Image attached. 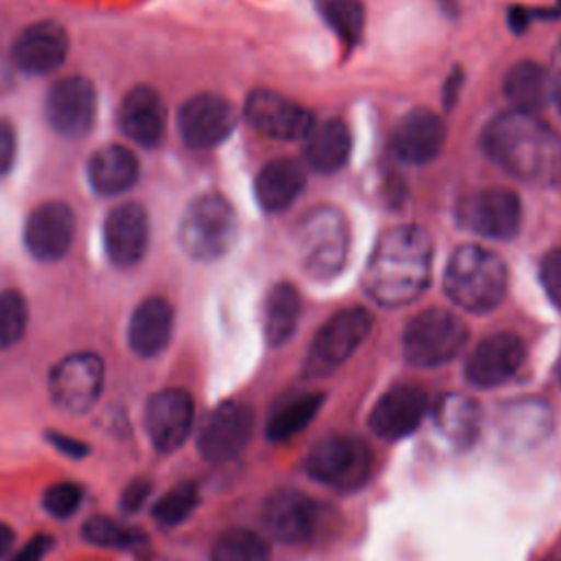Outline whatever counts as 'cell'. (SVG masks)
Listing matches in <instances>:
<instances>
[{
	"label": "cell",
	"instance_id": "83f0119b",
	"mask_svg": "<svg viewBox=\"0 0 561 561\" xmlns=\"http://www.w3.org/2000/svg\"><path fill=\"white\" fill-rule=\"evenodd\" d=\"M305 140V160L320 173H333L342 169L351 153V131L344 121L327 118L313 123Z\"/></svg>",
	"mask_w": 561,
	"mask_h": 561
},
{
	"label": "cell",
	"instance_id": "cb8c5ba5",
	"mask_svg": "<svg viewBox=\"0 0 561 561\" xmlns=\"http://www.w3.org/2000/svg\"><path fill=\"white\" fill-rule=\"evenodd\" d=\"M173 331V309L160 296L140 300L129 318L127 340L136 355L153 357L164 351Z\"/></svg>",
	"mask_w": 561,
	"mask_h": 561
},
{
	"label": "cell",
	"instance_id": "7402d4cb",
	"mask_svg": "<svg viewBox=\"0 0 561 561\" xmlns=\"http://www.w3.org/2000/svg\"><path fill=\"white\" fill-rule=\"evenodd\" d=\"M121 131L140 147H156L167 129V105L151 85L131 88L118 107Z\"/></svg>",
	"mask_w": 561,
	"mask_h": 561
},
{
	"label": "cell",
	"instance_id": "b9f144b4",
	"mask_svg": "<svg viewBox=\"0 0 561 561\" xmlns=\"http://www.w3.org/2000/svg\"><path fill=\"white\" fill-rule=\"evenodd\" d=\"M50 546H53V539L48 535H35L11 561H42L44 554L50 550Z\"/></svg>",
	"mask_w": 561,
	"mask_h": 561
},
{
	"label": "cell",
	"instance_id": "d6a6232c",
	"mask_svg": "<svg viewBox=\"0 0 561 561\" xmlns=\"http://www.w3.org/2000/svg\"><path fill=\"white\" fill-rule=\"evenodd\" d=\"M83 537L92 546H101V548H118V550H136V552L147 548L145 533L129 526H121L116 519L107 515H94L85 519Z\"/></svg>",
	"mask_w": 561,
	"mask_h": 561
},
{
	"label": "cell",
	"instance_id": "1f68e13d",
	"mask_svg": "<svg viewBox=\"0 0 561 561\" xmlns=\"http://www.w3.org/2000/svg\"><path fill=\"white\" fill-rule=\"evenodd\" d=\"M210 561H272V552L259 533L230 528L215 539Z\"/></svg>",
	"mask_w": 561,
	"mask_h": 561
},
{
	"label": "cell",
	"instance_id": "9a60e30c",
	"mask_svg": "<svg viewBox=\"0 0 561 561\" xmlns=\"http://www.w3.org/2000/svg\"><path fill=\"white\" fill-rule=\"evenodd\" d=\"M243 112L259 134L274 140L305 138L316 123L309 110L274 90L250 92Z\"/></svg>",
	"mask_w": 561,
	"mask_h": 561
},
{
	"label": "cell",
	"instance_id": "3957f363",
	"mask_svg": "<svg viewBox=\"0 0 561 561\" xmlns=\"http://www.w3.org/2000/svg\"><path fill=\"white\" fill-rule=\"evenodd\" d=\"M508 272L500 254L482 245H460L445 267V291L462 309L482 313L506 294Z\"/></svg>",
	"mask_w": 561,
	"mask_h": 561
},
{
	"label": "cell",
	"instance_id": "f546056e",
	"mask_svg": "<svg viewBox=\"0 0 561 561\" xmlns=\"http://www.w3.org/2000/svg\"><path fill=\"white\" fill-rule=\"evenodd\" d=\"M298 318H300V296L296 287L289 283H280L272 287L263 309V331H265L267 344L270 346L285 344L294 335L298 327Z\"/></svg>",
	"mask_w": 561,
	"mask_h": 561
},
{
	"label": "cell",
	"instance_id": "8d00e7d4",
	"mask_svg": "<svg viewBox=\"0 0 561 561\" xmlns=\"http://www.w3.org/2000/svg\"><path fill=\"white\" fill-rule=\"evenodd\" d=\"M81 500H83V489L79 484L59 482V484H53V486L46 489L42 504H44L48 515L66 519L79 508Z\"/></svg>",
	"mask_w": 561,
	"mask_h": 561
},
{
	"label": "cell",
	"instance_id": "4dcf8cb0",
	"mask_svg": "<svg viewBox=\"0 0 561 561\" xmlns=\"http://www.w3.org/2000/svg\"><path fill=\"white\" fill-rule=\"evenodd\" d=\"M322 399L324 397L320 392H305L278 403L267 421V438L287 440L298 432H302L311 423V419L318 414Z\"/></svg>",
	"mask_w": 561,
	"mask_h": 561
},
{
	"label": "cell",
	"instance_id": "836d02e7",
	"mask_svg": "<svg viewBox=\"0 0 561 561\" xmlns=\"http://www.w3.org/2000/svg\"><path fill=\"white\" fill-rule=\"evenodd\" d=\"M322 20L346 44L355 46L364 33V7L359 0H313Z\"/></svg>",
	"mask_w": 561,
	"mask_h": 561
},
{
	"label": "cell",
	"instance_id": "44dd1931",
	"mask_svg": "<svg viewBox=\"0 0 561 561\" xmlns=\"http://www.w3.org/2000/svg\"><path fill=\"white\" fill-rule=\"evenodd\" d=\"M427 412V394L416 386H394L383 392L370 410V430L386 438L399 440L414 432Z\"/></svg>",
	"mask_w": 561,
	"mask_h": 561
},
{
	"label": "cell",
	"instance_id": "6da1fadb",
	"mask_svg": "<svg viewBox=\"0 0 561 561\" xmlns=\"http://www.w3.org/2000/svg\"><path fill=\"white\" fill-rule=\"evenodd\" d=\"M482 147L513 178L554 186L561 182V136L537 114H497L482 131Z\"/></svg>",
	"mask_w": 561,
	"mask_h": 561
},
{
	"label": "cell",
	"instance_id": "52a82bcc",
	"mask_svg": "<svg viewBox=\"0 0 561 561\" xmlns=\"http://www.w3.org/2000/svg\"><path fill=\"white\" fill-rule=\"evenodd\" d=\"M305 469L316 482L348 493L370 478L373 451L368 443L357 436L333 434L309 449Z\"/></svg>",
	"mask_w": 561,
	"mask_h": 561
},
{
	"label": "cell",
	"instance_id": "d590c367",
	"mask_svg": "<svg viewBox=\"0 0 561 561\" xmlns=\"http://www.w3.org/2000/svg\"><path fill=\"white\" fill-rule=\"evenodd\" d=\"M195 506H197V486L193 482H182L171 491H167L153 504L151 515L162 526H178L193 513Z\"/></svg>",
	"mask_w": 561,
	"mask_h": 561
},
{
	"label": "cell",
	"instance_id": "2e32d148",
	"mask_svg": "<svg viewBox=\"0 0 561 561\" xmlns=\"http://www.w3.org/2000/svg\"><path fill=\"white\" fill-rule=\"evenodd\" d=\"M195 416L193 399L182 388L156 392L145 410V427L149 440L160 451H175L191 434Z\"/></svg>",
	"mask_w": 561,
	"mask_h": 561
},
{
	"label": "cell",
	"instance_id": "7bdbcfd3",
	"mask_svg": "<svg viewBox=\"0 0 561 561\" xmlns=\"http://www.w3.org/2000/svg\"><path fill=\"white\" fill-rule=\"evenodd\" d=\"M528 11L526 9H522V7H513V11H511V26L515 28V31H522L526 24H528Z\"/></svg>",
	"mask_w": 561,
	"mask_h": 561
},
{
	"label": "cell",
	"instance_id": "4316f807",
	"mask_svg": "<svg viewBox=\"0 0 561 561\" xmlns=\"http://www.w3.org/2000/svg\"><path fill=\"white\" fill-rule=\"evenodd\" d=\"M504 94L517 112L535 114L552 101L554 79L541 64L519 61L504 77Z\"/></svg>",
	"mask_w": 561,
	"mask_h": 561
},
{
	"label": "cell",
	"instance_id": "ee69618b",
	"mask_svg": "<svg viewBox=\"0 0 561 561\" xmlns=\"http://www.w3.org/2000/svg\"><path fill=\"white\" fill-rule=\"evenodd\" d=\"M11 546H13V530L4 522H0V557L7 554Z\"/></svg>",
	"mask_w": 561,
	"mask_h": 561
},
{
	"label": "cell",
	"instance_id": "ba28073f",
	"mask_svg": "<svg viewBox=\"0 0 561 561\" xmlns=\"http://www.w3.org/2000/svg\"><path fill=\"white\" fill-rule=\"evenodd\" d=\"M467 342L465 322L447 309H427L414 316L403 331V355L410 364L434 368L454 359Z\"/></svg>",
	"mask_w": 561,
	"mask_h": 561
},
{
	"label": "cell",
	"instance_id": "f1b7e54d",
	"mask_svg": "<svg viewBox=\"0 0 561 561\" xmlns=\"http://www.w3.org/2000/svg\"><path fill=\"white\" fill-rule=\"evenodd\" d=\"M434 423L449 443L458 447H467L478 436L480 412L473 399L451 392L436 403Z\"/></svg>",
	"mask_w": 561,
	"mask_h": 561
},
{
	"label": "cell",
	"instance_id": "c3c4849f",
	"mask_svg": "<svg viewBox=\"0 0 561 561\" xmlns=\"http://www.w3.org/2000/svg\"><path fill=\"white\" fill-rule=\"evenodd\" d=\"M559 4H561V0H559Z\"/></svg>",
	"mask_w": 561,
	"mask_h": 561
},
{
	"label": "cell",
	"instance_id": "5b68a950",
	"mask_svg": "<svg viewBox=\"0 0 561 561\" xmlns=\"http://www.w3.org/2000/svg\"><path fill=\"white\" fill-rule=\"evenodd\" d=\"M184 252L197 261L224 256L237 237V215L230 202L217 193L195 197L178 228Z\"/></svg>",
	"mask_w": 561,
	"mask_h": 561
},
{
	"label": "cell",
	"instance_id": "e0dca14e",
	"mask_svg": "<svg viewBox=\"0 0 561 561\" xmlns=\"http://www.w3.org/2000/svg\"><path fill=\"white\" fill-rule=\"evenodd\" d=\"M75 241V213L64 202H44L24 224V243L37 261H59Z\"/></svg>",
	"mask_w": 561,
	"mask_h": 561
},
{
	"label": "cell",
	"instance_id": "e575fe53",
	"mask_svg": "<svg viewBox=\"0 0 561 561\" xmlns=\"http://www.w3.org/2000/svg\"><path fill=\"white\" fill-rule=\"evenodd\" d=\"M28 324V305L18 289L0 291V351L18 344Z\"/></svg>",
	"mask_w": 561,
	"mask_h": 561
},
{
	"label": "cell",
	"instance_id": "ab89813d",
	"mask_svg": "<svg viewBox=\"0 0 561 561\" xmlns=\"http://www.w3.org/2000/svg\"><path fill=\"white\" fill-rule=\"evenodd\" d=\"M18 140L15 129L7 118H0V178L7 175L15 162Z\"/></svg>",
	"mask_w": 561,
	"mask_h": 561
},
{
	"label": "cell",
	"instance_id": "9c48e42d",
	"mask_svg": "<svg viewBox=\"0 0 561 561\" xmlns=\"http://www.w3.org/2000/svg\"><path fill=\"white\" fill-rule=\"evenodd\" d=\"M373 329L370 311L362 307H348L329 318L313 337L309 348L305 373L309 377H322L344 364Z\"/></svg>",
	"mask_w": 561,
	"mask_h": 561
},
{
	"label": "cell",
	"instance_id": "d4e9b609",
	"mask_svg": "<svg viewBox=\"0 0 561 561\" xmlns=\"http://www.w3.org/2000/svg\"><path fill=\"white\" fill-rule=\"evenodd\" d=\"M138 158L125 145L99 147L88 160L90 186L105 197L129 191L138 180Z\"/></svg>",
	"mask_w": 561,
	"mask_h": 561
},
{
	"label": "cell",
	"instance_id": "277c9868",
	"mask_svg": "<svg viewBox=\"0 0 561 561\" xmlns=\"http://www.w3.org/2000/svg\"><path fill=\"white\" fill-rule=\"evenodd\" d=\"M298 259L305 272L318 280L335 276L346 263L348 226L344 215L333 206L309 210L296 230Z\"/></svg>",
	"mask_w": 561,
	"mask_h": 561
},
{
	"label": "cell",
	"instance_id": "7c38bea8",
	"mask_svg": "<svg viewBox=\"0 0 561 561\" xmlns=\"http://www.w3.org/2000/svg\"><path fill=\"white\" fill-rule=\"evenodd\" d=\"M48 125L66 138L85 136L96 121V90L90 79L72 75L55 81L44 103Z\"/></svg>",
	"mask_w": 561,
	"mask_h": 561
},
{
	"label": "cell",
	"instance_id": "ffe728a7",
	"mask_svg": "<svg viewBox=\"0 0 561 561\" xmlns=\"http://www.w3.org/2000/svg\"><path fill=\"white\" fill-rule=\"evenodd\" d=\"M68 33L61 24L44 20L24 26L13 39V61L26 75H50L66 61Z\"/></svg>",
	"mask_w": 561,
	"mask_h": 561
},
{
	"label": "cell",
	"instance_id": "60d3db41",
	"mask_svg": "<svg viewBox=\"0 0 561 561\" xmlns=\"http://www.w3.org/2000/svg\"><path fill=\"white\" fill-rule=\"evenodd\" d=\"M46 438L50 445H55L57 451H61L64 456H70V458H83L88 454V445L81 443L79 438H72L68 434H61V432H46Z\"/></svg>",
	"mask_w": 561,
	"mask_h": 561
},
{
	"label": "cell",
	"instance_id": "8fae6325",
	"mask_svg": "<svg viewBox=\"0 0 561 561\" xmlns=\"http://www.w3.org/2000/svg\"><path fill=\"white\" fill-rule=\"evenodd\" d=\"M103 388V362L96 353H72L57 362L48 377L50 399L57 408L81 414L88 412Z\"/></svg>",
	"mask_w": 561,
	"mask_h": 561
},
{
	"label": "cell",
	"instance_id": "ac0fdd59",
	"mask_svg": "<svg viewBox=\"0 0 561 561\" xmlns=\"http://www.w3.org/2000/svg\"><path fill=\"white\" fill-rule=\"evenodd\" d=\"M524 362L526 346L515 333H493L473 348L465 375L476 388H495L506 383Z\"/></svg>",
	"mask_w": 561,
	"mask_h": 561
},
{
	"label": "cell",
	"instance_id": "f35d334b",
	"mask_svg": "<svg viewBox=\"0 0 561 561\" xmlns=\"http://www.w3.org/2000/svg\"><path fill=\"white\" fill-rule=\"evenodd\" d=\"M149 493H151V482H149L147 478H136V480H131V482L123 489V493H121V500H118L121 511H123V513H129V515H131V513H138V511L145 506Z\"/></svg>",
	"mask_w": 561,
	"mask_h": 561
},
{
	"label": "cell",
	"instance_id": "30bf717a",
	"mask_svg": "<svg viewBox=\"0 0 561 561\" xmlns=\"http://www.w3.org/2000/svg\"><path fill=\"white\" fill-rule=\"evenodd\" d=\"M458 224L486 239L506 241L517 234L522 224V204L508 188H480L465 195L456 210Z\"/></svg>",
	"mask_w": 561,
	"mask_h": 561
},
{
	"label": "cell",
	"instance_id": "484cf974",
	"mask_svg": "<svg viewBox=\"0 0 561 561\" xmlns=\"http://www.w3.org/2000/svg\"><path fill=\"white\" fill-rule=\"evenodd\" d=\"M302 188L305 169L300 162L291 158H278L267 162L254 180L256 199L270 213H278L291 206L296 197L302 193Z\"/></svg>",
	"mask_w": 561,
	"mask_h": 561
},
{
	"label": "cell",
	"instance_id": "bcb514c9",
	"mask_svg": "<svg viewBox=\"0 0 561 561\" xmlns=\"http://www.w3.org/2000/svg\"><path fill=\"white\" fill-rule=\"evenodd\" d=\"M554 57H557V64H559V68H561V44H559V48H557V55H554Z\"/></svg>",
	"mask_w": 561,
	"mask_h": 561
},
{
	"label": "cell",
	"instance_id": "8992f818",
	"mask_svg": "<svg viewBox=\"0 0 561 561\" xmlns=\"http://www.w3.org/2000/svg\"><path fill=\"white\" fill-rule=\"evenodd\" d=\"M265 530L287 546H307L322 539L331 528V511L300 491L272 493L261 511Z\"/></svg>",
	"mask_w": 561,
	"mask_h": 561
},
{
	"label": "cell",
	"instance_id": "74e56055",
	"mask_svg": "<svg viewBox=\"0 0 561 561\" xmlns=\"http://www.w3.org/2000/svg\"><path fill=\"white\" fill-rule=\"evenodd\" d=\"M539 278L548 298L561 309V248L550 250L539 265Z\"/></svg>",
	"mask_w": 561,
	"mask_h": 561
},
{
	"label": "cell",
	"instance_id": "5bb4252c",
	"mask_svg": "<svg viewBox=\"0 0 561 561\" xmlns=\"http://www.w3.org/2000/svg\"><path fill=\"white\" fill-rule=\"evenodd\" d=\"M237 125L232 103L219 94H195L178 114V129L191 149H213L224 142Z\"/></svg>",
	"mask_w": 561,
	"mask_h": 561
},
{
	"label": "cell",
	"instance_id": "7dc6e473",
	"mask_svg": "<svg viewBox=\"0 0 561 561\" xmlns=\"http://www.w3.org/2000/svg\"><path fill=\"white\" fill-rule=\"evenodd\" d=\"M557 377H559V381H561V359H559V366H557Z\"/></svg>",
	"mask_w": 561,
	"mask_h": 561
},
{
	"label": "cell",
	"instance_id": "603a6c76",
	"mask_svg": "<svg viewBox=\"0 0 561 561\" xmlns=\"http://www.w3.org/2000/svg\"><path fill=\"white\" fill-rule=\"evenodd\" d=\"M445 138L447 129L443 118L425 107H416L397 123L392 147L403 162L425 164L440 153Z\"/></svg>",
	"mask_w": 561,
	"mask_h": 561
},
{
	"label": "cell",
	"instance_id": "4fadbf2b",
	"mask_svg": "<svg viewBox=\"0 0 561 561\" xmlns=\"http://www.w3.org/2000/svg\"><path fill=\"white\" fill-rule=\"evenodd\" d=\"M252 410L239 401L219 403L202 423L197 449L208 462H226L237 458L252 436Z\"/></svg>",
	"mask_w": 561,
	"mask_h": 561
},
{
	"label": "cell",
	"instance_id": "7a4b0ae2",
	"mask_svg": "<svg viewBox=\"0 0 561 561\" xmlns=\"http://www.w3.org/2000/svg\"><path fill=\"white\" fill-rule=\"evenodd\" d=\"M432 272V237L419 226H397L381 234L364 272L366 294L383 307L414 302Z\"/></svg>",
	"mask_w": 561,
	"mask_h": 561
},
{
	"label": "cell",
	"instance_id": "f6af8a7d",
	"mask_svg": "<svg viewBox=\"0 0 561 561\" xmlns=\"http://www.w3.org/2000/svg\"><path fill=\"white\" fill-rule=\"evenodd\" d=\"M552 101L557 103V107H559V112H561V77L554 79V94H552Z\"/></svg>",
	"mask_w": 561,
	"mask_h": 561
},
{
	"label": "cell",
	"instance_id": "d6986e66",
	"mask_svg": "<svg viewBox=\"0 0 561 561\" xmlns=\"http://www.w3.org/2000/svg\"><path fill=\"white\" fill-rule=\"evenodd\" d=\"M149 243V219L140 204L123 202L114 206L103 224V245L116 267L136 265Z\"/></svg>",
	"mask_w": 561,
	"mask_h": 561
}]
</instances>
